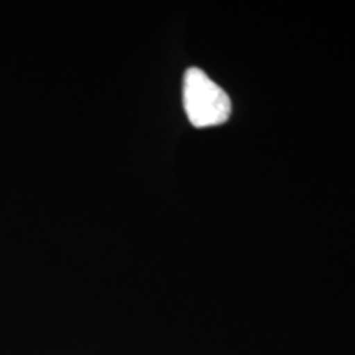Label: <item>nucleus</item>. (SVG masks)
<instances>
[{
	"label": "nucleus",
	"mask_w": 355,
	"mask_h": 355,
	"mask_svg": "<svg viewBox=\"0 0 355 355\" xmlns=\"http://www.w3.org/2000/svg\"><path fill=\"white\" fill-rule=\"evenodd\" d=\"M183 104L191 123L199 128L220 125L230 117L232 110L227 92L198 68L186 71Z\"/></svg>",
	"instance_id": "1"
}]
</instances>
